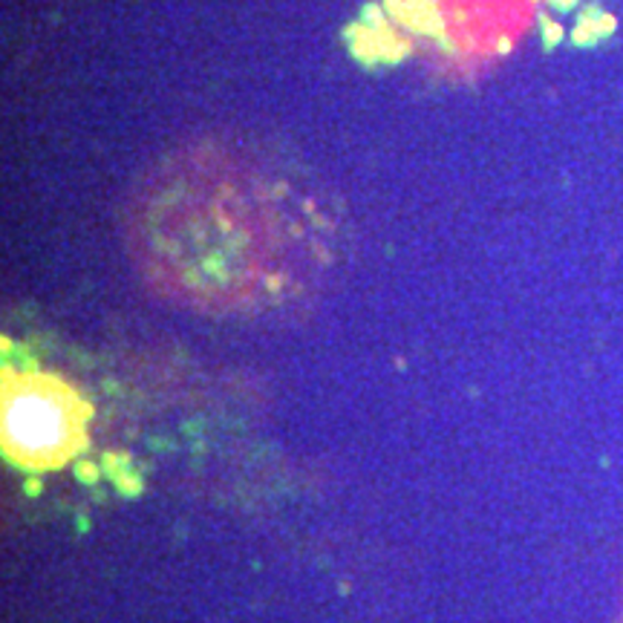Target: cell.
Masks as SVG:
<instances>
[{"label":"cell","instance_id":"obj_1","mask_svg":"<svg viewBox=\"0 0 623 623\" xmlns=\"http://www.w3.org/2000/svg\"><path fill=\"white\" fill-rule=\"evenodd\" d=\"M0 433L9 462L26 470H58L87 450L90 405L73 384L40 369L4 367Z\"/></svg>","mask_w":623,"mask_h":623},{"label":"cell","instance_id":"obj_2","mask_svg":"<svg viewBox=\"0 0 623 623\" xmlns=\"http://www.w3.org/2000/svg\"><path fill=\"white\" fill-rule=\"evenodd\" d=\"M104 467H107V476L113 479L124 494H138V491H142V479L133 474V465L128 462V456L107 453Z\"/></svg>","mask_w":623,"mask_h":623},{"label":"cell","instance_id":"obj_3","mask_svg":"<svg viewBox=\"0 0 623 623\" xmlns=\"http://www.w3.org/2000/svg\"><path fill=\"white\" fill-rule=\"evenodd\" d=\"M76 476H78L81 482L93 485L95 479H99V467H95L93 462H78V465H76Z\"/></svg>","mask_w":623,"mask_h":623}]
</instances>
